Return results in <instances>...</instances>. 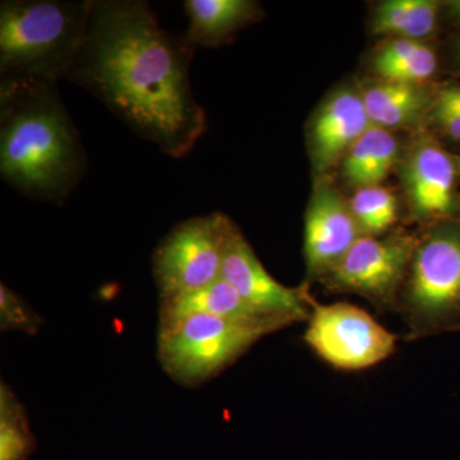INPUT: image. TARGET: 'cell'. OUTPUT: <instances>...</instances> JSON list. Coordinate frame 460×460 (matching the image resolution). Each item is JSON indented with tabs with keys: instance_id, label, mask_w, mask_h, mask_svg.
<instances>
[{
	"instance_id": "6da1fadb",
	"label": "cell",
	"mask_w": 460,
	"mask_h": 460,
	"mask_svg": "<svg viewBox=\"0 0 460 460\" xmlns=\"http://www.w3.org/2000/svg\"><path fill=\"white\" fill-rule=\"evenodd\" d=\"M196 48L142 0H90L80 53L65 80L89 91L165 155H189L208 124L190 84Z\"/></svg>"
},
{
	"instance_id": "7a4b0ae2",
	"label": "cell",
	"mask_w": 460,
	"mask_h": 460,
	"mask_svg": "<svg viewBox=\"0 0 460 460\" xmlns=\"http://www.w3.org/2000/svg\"><path fill=\"white\" fill-rule=\"evenodd\" d=\"M87 169L58 83L0 80V175L21 195L62 205Z\"/></svg>"
},
{
	"instance_id": "3957f363",
	"label": "cell",
	"mask_w": 460,
	"mask_h": 460,
	"mask_svg": "<svg viewBox=\"0 0 460 460\" xmlns=\"http://www.w3.org/2000/svg\"><path fill=\"white\" fill-rule=\"evenodd\" d=\"M90 0L0 3V80L66 78L80 53Z\"/></svg>"
},
{
	"instance_id": "277c9868",
	"label": "cell",
	"mask_w": 460,
	"mask_h": 460,
	"mask_svg": "<svg viewBox=\"0 0 460 460\" xmlns=\"http://www.w3.org/2000/svg\"><path fill=\"white\" fill-rule=\"evenodd\" d=\"M296 323L289 317L244 321L192 314L160 329L159 359L175 380L199 384L232 365L265 335Z\"/></svg>"
},
{
	"instance_id": "5b68a950",
	"label": "cell",
	"mask_w": 460,
	"mask_h": 460,
	"mask_svg": "<svg viewBox=\"0 0 460 460\" xmlns=\"http://www.w3.org/2000/svg\"><path fill=\"white\" fill-rule=\"evenodd\" d=\"M413 338L460 321V226H436L417 242L402 296Z\"/></svg>"
},
{
	"instance_id": "8992f818",
	"label": "cell",
	"mask_w": 460,
	"mask_h": 460,
	"mask_svg": "<svg viewBox=\"0 0 460 460\" xmlns=\"http://www.w3.org/2000/svg\"><path fill=\"white\" fill-rule=\"evenodd\" d=\"M233 222L214 213L178 224L155 250L154 277L160 298L193 292L222 278Z\"/></svg>"
},
{
	"instance_id": "52a82bcc",
	"label": "cell",
	"mask_w": 460,
	"mask_h": 460,
	"mask_svg": "<svg viewBox=\"0 0 460 460\" xmlns=\"http://www.w3.org/2000/svg\"><path fill=\"white\" fill-rule=\"evenodd\" d=\"M307 321L305 344L338 370H366L395 352V335L357 305L314 302Z\"/></svg>"
},
{
	"instance_id": "ba28073f",
	"label": "cell",
	"mask_w": 460,
	"mask_h": 460,
	"mask_svg": "<svg viewBox=\"0 0 460 460\" xmlns=\"http://www.w3.org/2000/svg\"><path fill=\"white\" fill-rule=\"evenodd\" d=\"M419 239L411 235H362L323 277L332 290L365 296L380 307L395 304Z\"/></svg>"
},
{
	"instance_id": "9c48e42d",
	"label": "cell",
	"mask_w": 460,
	"mask_h": 460,
	"mask_svg": "<svg viewBox=\"0 0 460 460\" xmlns=\"http://www.w3.org/2000/svg\"><path fill=\"white\" fill-rule=\"evenodd\" d=\"M222 278L251 307L263 314L308 320L314 301L307 288H290L271 277L255 251L233 223L226 242Z\"/></svg>"
},
{
	"instance_id": "30bf717a",
	"label": "cell",
	"mask_w": 460,
	"mask_h": 460,
	"mask_svg": "<svg viewBox=\"0 0 460 460\" xmlns=\"http://www.w3.org/2000/svg\"><path fill=\"white\" fill-rule=\"evenodd\" d=\"M361 237L349 201L323 181L314 189L305 215L304 255L308 278L325 277Z\"/></svg>"
},
{
	"instance_id": "8fae6325",
	"label": "cell",
	"mask_w": 460,
	"mask_h": 460,
	"mask_svg": "<svg viewBox=\"0 0 460 460\" xmlns=\"http://www.w3.org/2000/svg\"><path fill=\"white\" fill-rule=\"evenodd\" d=\"M456 165L440 145L422 137L402 165V181L413 217L420 222L444 219L456 211Z\"/></svg>"
},
{
	"instance_id": "7c38bea8",
	"label": "cell",
	"mask_w": 460,
	"mask_h": 460,
	"mask_svg": "<svg viewBox=\"0 0 460 460\" xmlns=\"http://www.w3.org/2000/svg\"><path fill=\"white\" fill-rule=\"evenodd\" d=\"M372 127L361 91H335L314 113L308 127V148L314 171L328 172Z\"/></svg>"
},
{
	"instance_id": "4fadbf2b",
	"label": "cell",
	"mask_w": 460,
	"mask_h": 460,
	"mask_svg": "<svg viewBox=\"0 0 460 460\" xmlns=\"http://www.w3.org/2000/svg\"><path fill=\"white\" fill-rule=\"evenodd\" d=\"M183 7L189 18L184 36L195 48L220 47L261 14L251 0H186Z\"/></svg>"
},
{
	"instance_id": "5bb4252c",
	"label": "cell",
	"mask_w": 460,
	"mask_h": 460,
	"mask_svg": "<svg viewBox=\"0 0 460 460\" xmlns=\"http://www.w3.org/2000/svg\"><path fill=\"white\" fill-rule=\"evenodd\" d=\"M199 314L244 321L284 317L259 313L239 296L237 290L230 286L228 281L220 278L214 283L193 292L162 298L160 329L171 326L192 314Z\"/></svg>"
},
{
	"instance_id": "9a60e30c",
	"label": "cell",
	"mask_w": 460,
	"mask_h": 460,
	"mask_svg": "<svg viewBox=\"0 0 460 460\" xmlns=\"http://www.w3.org/2000/svg\"><path fill=\"white\" fill-rule=\"evenodd\" d=\"M372 126L390 131L416 123L431 108L422 84L377 81L361 91Z\"/></svg>"
},
{
	"instance_id": "2e32d148",
	"label": "cell",
	"mask_w": 460,
	"mask_h": 460,
	"mask_svg": "<svg viewBox=\"0 0 460 460\" xmlns=\"http://www.w3.org/2000/svg\"><path fill=\"white\" fill-rule=\"evenodd\" d=\"M399 157L398 140L392 132L372 126L341 160L344 181L356 189L380 186Z\"/></svg>"
},
{
	"instance_id": "e0dca14e",
	"label": "cell",
	"mask_w": 460,
	"mask_h": 460,
	"mask_svg": "<svg viewBox=\"0 0 460 460\" xmlns=\"http://www.w3.org/2000/svg\"><path fill=\"white\" fill-rule=\"evenodd\" d=\"M440 4L435 0H386L375 9L372 31L422 41L435 31Z\"/></svg>"
},
{
	"instance_id": "ac0fdd59",
	"label": "cell",
	"mask_w": 460,
	"mask_h": 460,
	"mask_svg": "<svg viewBox=\"0 0 460 460\" xmlns=\"http://www.w3.org/2000/svg\"><path fill=\"white\" fill-rule=\"evenodd\" d=\"M349 205L362 235L381 237L398 219V201L381 184L357 190Z\"/></svg>"
},
{
	"instance_id": "d6986e66",
	"label": "cell",
	"mask_w": 460,
	"mask_h": 460,
	"mask_svg": "<svg viewBox=\"0 0 460 460\" xmlns=\"http://www.w3.org/2000/svg\"><path fill=\"white\" fill-rule=\"evenodd\" d=\"M25 411L4 384L0 387V460H22L29 453Z\"/></svg>"
},
{
	"instance_id": "ffe728a7",
	"label": "cell",
	"mask_w": 460,
	"mask_h": 460,
	"mask_svg": "<svg viewBox=\"0 0 460 460\" xmlns=\"http://www.w3.org/2000/svg\"><path fill=\"white\" fill-rule=\"evenodd\" d=\"M438 69V57L435 51L420 42L416 50L407 57L374 69L383 81L392 83L423 84L434 75Z\"/></svg>"
},
{
	"instance_id": "44dd1931",
	"label": "cell",
	"mask_w": 460,
	"mask_h": 460,
	"mask_svg": "<svg viewBox=\"0 0 460 460\" xmlns=\"http://www.w3.org/2000/svg\"><path fill=\"white\" fill-rule=\"evenodd\" d=\"M42 325V320L17 293L7 286H0V326L2 330L36 334Z\"/></svg>"
},
{
	"instance_id": "7402d4cb",
	"label": "cell",
	"mask_w": 460,
	"mask_h": 460,
	"mask_svg": "<svg viewBox=\"0 0 460 460\" xmlns=\"http://www.w3.org/2000/svg\"><path fill=\"white\" fill-rule=\"evenodd\" d=\"M431 122L447 137L460 141V84L445 87L429 111Z\"/></svg>"
},
{
	"instance_id": "603a6c76",
	"label": "cell",
	"mask_w": 460,
	"mask_h": 460,
	"mask_svg": "<svg viewBox=\"0 0 460 460\" xmlns=\"http://www.w3.org/2000/svg\"><path fill=\"white\" fill-rule=\"evenodd\" d=\"M447 17L460 23V0H452L445 4Z\"/></svg>"
},
{
	"instance_id": "cb8c5ba5",
	"label": "cell",
	"mask_w": 460,
	"mask_h": 460,
	"mask_svg": "<svg viewBox=\"0 0 460 460\" xmlns=\"http://www.w3.org/2000/svg\"><path fill=\"white\" fill-rule=\"evenodd\" d=\"M456 56H458L459 60H460V33L458 36V40H456Z\"/></svg>"
}]
</instances>
